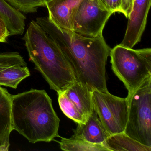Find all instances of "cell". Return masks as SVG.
Listing matches in <instances>:
<instances>
[{"label": "cell", "instance_id": "cell-1", "mask_svg": "<svg viewBox=\"0 0 151 151\" xmlns=\"http://www.w3.org/2000/svg\"><path fill=\"white\" fill-rule=\"evenodd\" d=\"M36 21L60 47L78 82L92 91H108L106 67L111 48L102 35L84 37L59 28L48 17H38Z\"/></svg>", "mask_w": 151, "mask_h": 151}, {"label": "cell", "instance_id": "cell-2", "mask_svg": "<svg viewBox=\"0 0 151 151\" xmlns=\"http://www.w3.org/2000/svg\"><path fill=\"white\" fill-rule=\"evenodd\" d=\"M11 116L13 130L30 143L50 142L60 137V119L45 90L32 89L12 95Z\"/></svg>", "mask_w": 151, "mask_h": 151}, {"label": "cell", "instance_id": "cell-3", "mask_svg": "<svg viewBox=\"0 0 151 151\" xmlns=\"http://www.w3.org/2000/svg\"><path fill=\"white\" fill-rule=\"evenodd\" d=\"M30 60L57 93L78 82L72 67L53 40L32 20L23 37Z\"/></svg>", "mask_w": 151, "mask_h": 151}, {"label": "cell", "instance_id": "cell-4", "mask_svg": "<svg viewBox=\"0 0 151 151\" xmlns=\"http://www.w3.org/2000/svg\"><path fill=\"white\" fill-rule=\"evenodd\" d=\"M109 56L113 72L123 83L128 95L151 76V49H133L117 45Z\"/></svg>", "mask_w": 151, "mask_h": 151}, {"label": "cell", "instance_id": "cell-5", "mask_svg": "<svg viewBox=\"0 0 151 151\" xmlns=\"http://www.w3.org/2000/svg\"><path fill=\"white\" fill-rule=\"evenodd\" d=\"M127 98L128 121L124 132L151 147V76Z\"/></svg>", "mask_w": 151, "mask_h": 151}, {"label": "cell", "instance_id": "cell-6", "mask_svg": "<svg viewBox=\"0 0 151 151\" xmlns=\"http://www.w3.org/2000/svg\"><path fill=\"white\" fill-rule=\"evenodd\" d=\"M93 109L110 135L124 132L128 121V99L111 94L108 91H92Z\"/></svg>", "mask_w": 151, "mask_h": 151}, {"label": "cell", "instance_id": "cell-7", "mask_svg": "<svg viewBox=\"0 0 151 151\" xmlns=\"http://www.w3.org/2000/svg\"><path fill=\"white\" fill-rule=\"evenodd\" d=\"M113 14L98 0H83L76 14L72 31L84 37H99L102 35L105 25Z\"/></svg>", "mask_w": 151, "mask_h": 151}, {"label": "cell", "instance_id": "cell-8", "mask_svg": "<svg viewBox=\"0 0 151 151\" xmlns=\"http://www.w3.org/2000/svg\"><path fill=\"white\" fill-rule=\"evenodd\" d=\"M151 5V0H133L126 32L120 45L132 48L140 41Z\"/></svg>", "mask_w": 151, "mask_h": 151}, {"label": "cell", "instance_id": "cell-9", "mask_svg": "<svg viewBox=\"0 0 151 151\" xmlns=\"http://www.w3.org/2000/svg\"><path fill=\"white\" fill-rule=\"evenodd\" d=\"M83 0H50L46 3L48 19L56 26L73 31L74 20Z\"/></svg>", "mask_w": 151, "mask_h": 151}, {"label": "cell", "instance_id": "cell-10", "mask_svg": "<svg viewBox=\"0 0 151 151\" xmlns=\"http://www.w3.org/2000/svg\"><path fill=\"white\" fill-rule=\"evenodd\" d=\"M73 129L74 137L95 144H102L110 136L93 110L84 123L77 124Z\"/></svg>", "mask_w": 151, "mask_h": 151}, {"label": "cell", "instance_id": "cell-11", "mask_svg": "<svg viewBox=\"0 0 151 151\" xmlns=\"http://www.w3.org/2000/svg\"><path fill=\"white\" fill-rule=\"evenodd\" d=\"M12 96L0 86V151H7L10 146L9 137L13 131L11 116Z\"/></svg>", "mask_w": 151, "mask_h": 151}, {"label": "cell", "instance_id": "cell-12", "mask_svg": "<svg viewBox=\"0 0 151 151\" xmlns=\"http://www.w3.org/2000/svg\"><path fill=\"white\" fill-rule=\"evenodd\" d=\"M63 92L87 120L93 111L92 91L79 82L70 86Z\"/></svg>", "mask_w": 151, "mask_h": 151}, {"label": "cell", "instance_id": "cell-13", "mask_svg": "<svg viewBox=\"0 0 151 151\" xmlns=\"http://www.w3.org/2000/svg\"><path fill=\"white\" fill-rule=\"evenodd\" d=\"M0 16L6 23L10 36L23 34L25 30L26 17L10 6L6 0H0Z\"/></svg>", "mask_w": 151, "mask_h": 151}, {"label": "cell", "instance_id": "cell-14", "mask_svg": "<svg viewBox=\"0 0 151 151\" xmlns=\"http://www.w3.org/2000/svg\"><path fill=\"white\" fill-rule=\"evenodd\" d=\"M103 145L109 151H151V147L142 145L124 132L110 135Z\"/></svg>", "mask_w": 151, "mask_h": 151}, {"label": "cell", "instance_id": "cell-15", "mask_svg": "<svg viewBox=\"0 0 151 151\" xmlns=\"http://www.w3.org/2000/svg\"><path fill=\"white\" fill-rule=\"evenodd\" d=\"M30 76L27 66H13L0 70V86L16 89L24 79Z\"/></svg>", "mask_w": 151, "mask_h": 151}, {"label": "cell", "instance_id": "cell-16", "mask_svg": "<svg viewBox=\"0 0 151 151\" xmlns=\"http://www.w3.org/2000/svg\"><path fill=\"white\" fill-rule=\"evenodd\" d=\"M58 143L62 150L67 151H109L102 144H95L72 136L70 138L60 137Z\"/></svg>", "mask_w": 151, "mask_h": 151}, {"label": "cell", "instance_id": "cell-17", "mask_svg": "<svg viewBox=\"0 0 151 151\" xmlns=\"http://www.w3.org/2000/svg\"><path fill=\"white\" fill-rule=\"evenodd\" d=\"M59 106L63 114L76 123H84L86 119L80 114L63 92L58 93Z\"/></svg>", "mask_w": 151, "mask_h": 151}, {"label": "cell", "instance_id": "cell-18", "mask_svg": "<svg viewBox=\"0 0 151 151\" xmlns=\"http://www.w3.org/2000/svg\"><path fill=\"white\" fill-rule=\"evenodd\" d=\"M13 7L22 13H36L40 7H46L44 0H6Z\"/></svg>", "mask_w": 151, "mask_h": 151}, {"label": "cell", "instance_id": "cell-19", "mask_svg": "<svg viewBox=\"0 0 151 151\" xmlns=\"http://www.w3.org/2000/svg\"><path fill=\"white\" fill-rule=\"evenodd\" d=\"M20 55L17 52L0 53V70L21 64Z\"/></svg>", "mask_w": 151, "mask_h": 151}, {"label": "cell", "instance_id": "cell-20", "mask_svg": "<svg viewBox=\"0 0 151 151\" xmlns=\"http://www.w3.org/2000/svg\"><path fill=\"white\" fill-rule=\"evenodd\" d=\"M101 4L108 11L114 13H121V0H98Z\"/></svg>", "mask_w": 151, "mask_h": 151}, {"label": "cell", "instance_id": "cell-21", "mask_svg": "<svg viewBox=\"0 0 151 151\" xmlns=\"http://www.w3.org/2000/svg\"><path fill=\"white\" fill-rule=\"evenodd\" d=\"M9 37H10L9 31L5 21L0 16V43H7L8 38Z\"/></svg>", "mask_w": 151, "mask_h": 151}, {"label": "cell", "instance_id": "cell-22", "mask_svg": "<svg viewBox=\"0 0 151 151\" xmlns=\"http://www.w3.org/2000/svg\"><path fill=\"white\" fill-rule=\"evenodd\" d=\"M133 0H121V13L128 18L132 9Z\"/></svg>", "mask_w": 151, "mask_h": 151}, {"label": "cell", "instance_id": "cell-23", "mask_svg": "<svg viewBox=\"0 0 151 151\" xmlns=\"http://www.w3.org/2000/svg\"><path fill=\"white\" fill-rule=\"evenodd\" d=\"M50 1V0H44V1H45V3H47V2H48V1Z\"/></svg>", "mask_w": 151, "mask_h": 151}]
</instances>
